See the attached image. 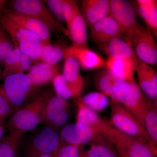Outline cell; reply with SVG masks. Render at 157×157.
<instances>
[{
    "mask_svg": "<svg viewBox=\"0 0 157 157\" xmlns=\"http://www.w3.org/2000/svg\"><path fill=\"white\" fill-rule=\"evenodd\" d=\"M54 96L53 90H46L34 100L15 111L5 124L4 129L25 132L36 129L42 123L45 107Z\"/></svg>",
    "mask_w": 157,
    "mask_h": 157,
    "instance_id": "obj_1",
    "label": "cell"
},
{
    "mask_svg": "<svg viewBox=\"0 0 157 157\" xmlns=\"http://www.w3.org/2000/svg\"><path fill=\"white\" fill-rule=\"evenodd\" d=\"M101 134L114 147L120 157H155L157 156V147L140 142L110 126L108 123L102 130Z\"/></svg>",
    "mask_w": 157,
    "mask_h": 157,
    "instance_id": "obj_2",
    "label": "cell"
},
{
    "mask_svg": "<svg viewBox=\"0 0 157 157\" xmlns=\"http://www.w3.org/2000/svg\"><path fill=\"white\" fill-rule=\"evenodd\" d=\"M3 5L14 12L38 20L54 33H62L69 37L67 29L53 16L43 1L12 0L5 2Z\"/></svg>",
    "mask_w": 157,
    "mask_h": 157,
    "instance_id": "obj_3",
    "label": "cell"
},
{
    "mask_svg": "<svg viewBox=\"0 0 157 157\" xmlns=\"http://www.w3.org/2000/svg\"><path fill=\"white\" fill-rule=\"evenodd\" d=\"M0 25L11 39L14 47L18 48L29 57L32 63H39L42 42L40 37L30 31L12 22L0 11Z\"/></svg>",
    "mask_w": 157,
    "mask_h": 157,
    "instance_id": "obj_4",
    "label": "cell"
},
{
    "mask_svg": "<svg viewBox=\"0 0 157 157\" xmlns=\"http://www.w3.org/2000/svg\"><path fill=\"white\" fill-rule=\"evenodd\" d=\"M110 118L108 123L120 132L132 136L140 142L155 146L146 130L131 113L117 101L110 100Z\"/></svg>",
    "mask_w": 157,
    "mask_h": 157,
    "instance_id": "obj_5",
    "label": "cell"
},
{
    "mask_svg": "<svg viewBox=\"0 0 157 157\" xmlns=\"http://www.w3.org/2000/svg\"><path fill=\"white\" fill-rule=\"evenodd\" d=\"M113 101L120 103L144 128V116L151 100L144 95L134 79L124 81Z\"/></svg>",
    "mask_w": 157,
    "mask_h": 157,
    "instance_id": "obj_6",
    "label": "cell"
},
{
    "mask_svg": "<svg viewBox=\"0 0 157 157\" xmlns=\"http://www.w3.org/2000/svg\"><path fill=\"white\" fill-rule=\"evenodd\" d=\"M61 140L57 132L45 126L21 144L20 157H39L52 153L59 146Z\"/></svg>",
    "mask_w": 157,
    "mask_h": 157,
    "instance_id": "obj_7",
    "label": "cell"
},
{
    "mask_svg": "<svg viewBox=\"0 0 157 157\" xmlns=\"http://www.w3.org/2000/svg\"><path fill=\"white\" fill-rule=\"evenodd\" d=\"M36 87L26 74H14L5 78L0 91L15 111L27 104L28 99Z\"/></svg>",
    "mask_w": 157,
    "mask_h": 157,
    "instance_id": "obj_8",
    "label": "cell"
},
{
    "mask_svg": "<svg viewBox=\"0 0 157 157\" xmlns=\"http://www.w3.org/2000/svg\"><path fill=\"white\" fill-rule=\"evenodd\" d=\"M109 14L117 23L126 40L132 45L133 40L143 27L137 21L131 3L125 0H110Z\"/></svg>",
    "mask_w": 157,
    "mask_h": 157,
    "instance_id": "obj_9",
    "label": "cell"
},
{
    "mask_svg": "<svg viewBox=\"0 0 157 157\" xmlns=\"http://www.w3.org/2000/svg\"><path fill=\"white\" fill-rule=\"evenodd\" d=\"M70 119L67 100L58 95L53 96L45 107L42 123L57 132L63 128Z\"/></svg>",
    "mask_w": 157,
    "mask_h": 157,
    "instance_id": "obj_10",
    "label": "cell"
},
{
    "mask_svg": "<svg viewBox=\"0 0 157 157\" xmlns=\"http://www.w3.org/2000/svg\"><path fill=\"white\" fill-rule=\"evenodd\" d=\"M0 11L15 24L38 35L42 40V44H51L52 31L43 23L33 17L11 11L1 3Z\"/></svg>",
    "mask_w": 157,
    "mask_h": 157,
    "instance_id": "obj_11",
    "label": "cell"
},
{
    "mask_svg": "<svg viewBox=\"0 0 157 157\" xmlns=\"http://www.w3.org/2000/svg\"><path fill=\"white\" fill-rule=\"evenodd\" d=\"M101 135L94 128L76 122L65 126L61 130L59 136L62 142L84 146L92 143Z\"/></svg>",
    "mask_w": 157,
    "mask_h": 157,
    "instance_id": "obj_12",
    "label": "cell"
},
{
    "mask_svg": "<svg viewBox=\"0 0 157 157\" xmlns=\"http://www.w3.org/2000/svg\"><path fill=\"white\" fill-rule=\"evenodd\" d=\"M135 54L144 63L155 65L157 63V46L152 34L142 27L132 43Z\"/></svg>",
    "mask_w": 157,
    "mask_h": 157,
    "instance_id": "obj_13",
    "label": "cell"
},
{
    "mask_svg": "<svg viewBox=\"0 0 157 157\" xmlns=\"http://www.w3.org/2000/svg\"><path fill=\"white\" fill-rule=\"evenodd\" d=\"M90 29L92 39L96 43L99 44V46L106 44L115 38L124 39L119 26L109 14Z\"/></svg>",
    "mask_w": 157,
    "mask_h": 157,
    "instance_id": "obj_14",
    "label": "cell"
},
{
    "mask_svg": "<svg viewBox=\"0 0 157 157\" xmlns=\"http://www.w3.org/2000/svg\"><path fill=\"white\" fill-rule=\"evenodd\" d=\"M69 57L76 59L79 67L85 70H95L105 66L106 61L88 48H78L73 45L67 47L64 59Z\"/></svg>",
    "mask_w": 157,
    "mask_h": 157,
    "instance_id": "obj_15",
    "label": "cell"
},
{
    "mask_svg": "<svg viewBox=\"0 0 157 157\" xmlns=\"http://www.w3.org/2000/svg\"><path fill=\"white\" fill-rule=\"evenodd\" d=\"M81 13L89 28L109 14V1L83 0L81 1Z\"/></svg>",
    "mask_w": 157,
    "mask_h": 157,
    "instance_id": "obj_16",
    "label": "cell"
},
{
    "mask_svg": "<svg viewBox=\"0 0 157 157\" xmlns=\"http://www.w3.org/2000/svg\"><path fill=\"white\" fill-rule=\"evenodd\" d=\"M139 86L143 94L157 104V73L146 64H139L136 70Z\"/></svg>",
    "mask_w": 157,
    "mask_h": 157,
    "instance_id": "obj_17",
    "label": "cell"
},
{
    "mask_svg": "<svg viewBox=\"0 0 157 157\" xmlns=\"http://www.w3.org/2000/svg\"><path fill=\"white\" fill-rule=\"evenodd\" d=\"M99 47L105 52L109 57L126 59L131 62L135 71L139 64L136 54L132 45L126 40L117 38Z\"/></svg>",
    "mask_w": 157,
    "mask_h": 157,
    "instance_id": "obj_18",
    "label": "cell"
},
{
    "mask_svg": "<svg viewBox=\"0 0 157 157\" xmlns=\"http://www.w3.org/2000/svg\"><path fill=\"white\" fill-rule=\"evenodd\" d=\"M59 74V68L57 64L39 62L32 66L26 75L33 85L37 87L51 82Z\"/></svg>",
    "mask_w": 157,
    "mask_h": 157,
    "instance_id": "obj_19",
    "label": "cell"
},
{
    "mask_svg": "<svg viewBox=\"0 0 157 157\" xmlns=\"http://www.w3.org/2000/svg\"><path fill=\"white\" fill-rule=\"evenodd\" d=\"M63 75L67 82L73 98H77L83 88V78L79 73V65L76 59L69 57L65 59Z\"/></svg>",
    "mask_w": 157,
    "mask_h": 157,
    "instance_id": "obj_20",
    "label": "cell"
},
{
    "mask_svg": "<svg viewBox=\"0 0 157 157\" xmlns=\"http://www.w3.org/2000/svg\"><path fill=\"white\" fill-rule=\"evenodd\" d=\"M124 81L106 68L99 71L94 78L96 88L111 100H115L117 93Z\"/></svg>",
    "mask_w": 157,
    "mask_h": 157,
    "instance_id": "obj_21",
    "label": "cell"
},
{
    "mask_svg": "<svg viewBox=\"0 0 157 157\" xmlns=\"http://www.w3.org/2000/svg\"><path fill=\"white\" fill-rule=\"evenodd\" d=\"M87 26L80 9L77 7L69 28V38L73 46L78 48H88Z\"/></svg>",
    "mask_w": 157,
    "mask_h": 157,
    "instance_id": "obj_22",
    "label": "cell"
},
{
    "mask_svg": "<svg viewBox=\"0 0 157 157\" xmlns=\"http://www.w3.org/2000/svg\"><path fill=\"white\" fill-rule=\"evenodd\" d=\"M25 134L14 130L4 136L0 141V157H18Z\"/></svg>",
    "mask_w": 157,
    "mask_h": 157,
    "instance_id": "obj_23",
    "label": "cell"
},
{
    "mask_svg": "<svg viewBox=\"0 0 157 157\" xmlns=\"http://www.w3.org/2000/svg\"><path fill=\"white\" fill-rule=\"evenodd\" d=\"M106 69L117 76L125 80H134L135 68L131 62L126 59L109 57L105 63Z\"/></svg>",
    "mask_w": 157,
    "mask_h": 157,
    "instance_id": "obj_24",
    "label": "cell"
},
{
    "mask_svg": "<svg viewBox=\"0 0 157 157\" xmlns=\"http://www.w3.org/2000/svg\"><path fill=\"white\" fill-rule=\"evenodd\" d=\"M137 10L152 35L157 36V1H137Z\"/></svg>",
    "mask_w": 157,
    "mask_h": 157,
    "instance_id": "obj_25",
    "label": "cell"
},
{
    "mask_svg": "<svg viewBox=\"0 0 157 157\" xmlns=\"http://www.w3.org/2000/svg\"><path fill=\"white\" fill-rule=\"evenodd\" d=\"M78 109L76 115V123L91 127L102 132L108 124L100 116L97 112L86 107L80 103L76 102Z\"/></svg>",
    "mask_w": 157,
    "mask_h": 157,
    "instance_id": "obj_26",
    "label": "cell"
},
{
    "mask_svg": "<svg viewBox=\"0 0 157 157\" xmlns=\"http://www.w3.org/2000/svg\"><path fill=\"white\" fill-rule=\"evenodd\" d=\"M91 144L89 149H84L80 157H120L114 147L102 134Z\"/></svg>",
    "mask_w": 157,
    "mask_h": 157,
    "instance_id": "obj_27",
    "label": "cell"
},
{
    "mask_svg": "<svg viewBox=\"0 0 157 157\" xmlns=\"http://www.w3.org/2000/svg\"><path fill=\"white\" fill-rule=\"evenodd\" d=\"M75 102L80 103L96 112L104 111L109 104L108 98L100 92L89 93L82 97L77 98Z\"/></svg>",
    "mask_w": 157,
    "mask_h": 157,
    "instance_id": "obj_28",
    "label": "cell"
},
{
    "mask_svg": "<svg viewBox=\"0 0 157 157\" xmlns=\"http://www.w3.org/2000/svg\"><path fill=\"white\" fill-rule=\"evenodd\" d=\"M144 128L152 143L157 145V104L151 101L149 102L144 120Z\"/></svg>",
    "mask_w": 157,
    "mask_h": 157,
    "instance_id": "obj_29",
    "label": "cell"
},
{
    "mask_svg": "<svg viewBox=\"0 0 157 157\" xmlns=\"http://www.w3.org/2000/svg\"><path fill=\"white\" fill-rule=\"evenodd\" d=\"M66 48L61 45L51 44H42L39 62L56 65L60 61L64 59Z\"/></svg>",
    "mask_w": 157,
    "mask_h": 157,
    "instance_id": "obj_30",
    "label": "cell"
},
{
    "mask_svg": "<svg viewBox=\"0 0 157 157\" xmlns=\"http://www.w3.org/2000/svg\"><path fill=\"white\" fill-rule=\"evenodd\" d=\"M83 150V146L61 141L52 154L54 157H80Z\"/></svg>",
    "mask_w": 157,
    "mask_h": 157,
    "instance_id": "obj_31",
    "label": "cell"
},
{
    "mask_svg": "<svg viewBox=\"0 0 157 157\" xmlns=\"http://www.w3.org/2000/svg\"><path fill=\"white\" fill-rule=\"evenodd\" d=\"M32 64L33 63L31 59L25 55L23 54L22 59L18 63L11 67L4 69L2 76L5 78L9 75L23 74L25 71L29 70Z\"/></svg>",
    "mask_w": 157,
    "mask_h": 157,
    "instance_id": "obj_32",
    "label": "cell"
},
{
    "mask_svg": "<svg viewBox=\"0 0 157 157\" xmlns=\"http://www.w3.org/2000/svg\"><path fill=\"white\" fill-rule=\"evenodd\" d=\"M13 48L14 45L11 38L0 25V64L4 63Z\"/></svg>",
    "mask_w": 157,
    "mask_h": 157,
    "instance_id": "obj_33",
    "label": "cell"
},
{
    "mask_svg": "<svg viewBox=\"0 0 157 157\" xmlns=\"http://www.w3.org/2000/svg\"><path fill=\"white\" fill-rule=\"evenodd\" d=\"M52 82L56 95L60 96L67 100L73 98V94L68 87L67 82L63 74H58L55 77Z\"/></svg>",
    "mask_w": 157,
    "mask_h": 157,
    "instance_id": "obj_34",
    "label": "cell"
},
{
    "mask_svg": "<svg viewBox=\"0 0 157 157\" xmlns=\"http://www.w3.org/2000/svg\"><path fill=\"white\" fill-rule=\"evenodd\" d=\"M43 1L45 4H47V6L51 12L55 15L60 22L65 21L64 17L65 0H47Z\"/></svg>",
    "mask_w": 157,
    "mask_h": 157,
    "instance_id": "obj_35",
    "label": "cell"
},
{
    "mask_svg": "<svg viewBox=\"0 0 157 157\" xmlns=\"http://www.w3.org/2000/svg\"><path fill=\"white\" fill-rule=\"evenodd\" d=\"M15 112L11 105L0 91V125L4 126L7 119Z\"/></svg>",
    "mask_w": 157,
    "mask_h": 157,
    "instance_id": "obj_36",
    "label": "cell"
},
{
    "mask_svg": "<svg viewBox=\"0 0 157 157\" xmlns=\"http://www.w3.org/2000/svg\"><path fill=\"white\" fill-rule=\"evenodd\" d=\"M78 6L76 2L72 0H65L64 5V17L67 26V29L70 27L71 23L75 15Z\"/></svg>",
    "mask_w": 157,
    "mask_h": 157,
    "instance_id": "obj_37",
    "label": "cell"
},
{
    "mask_svg": "<svg viewBox=\"0 0 157 157\" xmlns=\"http://www.w3.org/2000/svg\"><path fill=\"white\" fill-rule=\"evenodd\" d=\"M24 54L18 48L14 47L11 53L4 61V69L17 63L22 59Z\"/></svg>",
    "mask_w": 157,
    "mask_h": 157,
    "instance_id": "obj_38",
    "label": "cell"
},
{
    "mask_svg": "<svg viewBox=\"0 0 157 157\" xmlns=\"http://www.w3.org/2000/svg\"><path fill=\"white\" fill-rule=\"evenodd\" d=\"M4 126L0 125V141L2 140L3 137V135L4 133Z\"/></svg>",
    "mask_w": 157,
    "mask_h": 157,
    "instance_id": "obj_39",
    "label": "cell"
},
{
    "mask_svg": "<svg viewBox=\"0 0 157 157\" xmlns=\"http://www.w3.org/2000/svg\"><path fill=\"white\" fill-rule=\"evenodd\" d=\"M39 157H54L53 154L52 153H51L47 154L42 155L40 156Z\"/></svg>",
    "mask_w": 157,
    "mask_h": 157,
    "instance_id": "obj_40",
    "label": "cell"
},
{
    "mask_svg": "<svg viewBox=\"0 0 157 157\" xmlns=\"http://www.w3.org/2000/svg\"><path fill=\"white\" fill-rule=\"evenodd\" d=\"M2 70H1V66H0V76H2Z\"/></svg>",
    "mask_w": 157,
    "mask_h": 157,
    "instance_id": "obj_41",
    "label": "cell"
}]
</instances>
